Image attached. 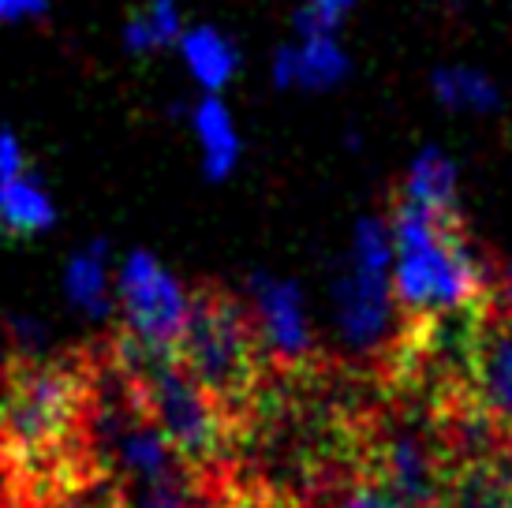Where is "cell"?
Listing matches in <instances>:
<instances>
[{"instance_id":"6da1fadb","label":"cell","mask_w":512,"mask_h":508,"mask_svg":"<svg viewBox=\"0 0 512 508\" xmlns=\"http://www.w3.org/2000/svg\"><path fill=\"white\" fill-rule=\"evenodd\" d=\"M90 385L75 367L23 355L0 381V464L23 494H38L90 467L75 452L90 445Z\"/></svg>"},{"instance_id":"7a4b0ae2","label":"cell","mask_w":512,"mask_h":508,"mask_svg":"<svg viewBox=\"0 0 512 508\" xmlns=\"http://www.w3.org/2000/svg\"><path fill=\"white\" fill-rule=\"evenodd\" d=\"M393 232V292L400 311L419 322H453L483 303L490 288L483 254L475 251L456 213L400 202Z\"/></svg>"},{"instance_id":"3957f363","label":"cell","mask_w":512,"mask_h":508,"mask_svg":"<svg viewBox=\"0 0 512 508\" xmlns=\"http://www.w3.org/2000/svg\"><path fill=\"white\" fill-rule=\"evenodd\" d=\"M124 370L143 411L169 438L184 467L210 486V479L225 467L232 452V411L176 355L124 363Z\"/></svg>"},{"instance_id":"277c9868","label":"cell","mask_w":512,"mask_h":508,"mask_svg":"<svg viewBox=\"0 0 512 508\" xmlns=\"http://www.w3.org/2000/svg\"><path fill=\"white\" fill-rule=\"evenodd\" d=\"M329 299H333V337L348 355L370 359L397 340L404 311L393 292V232L385 217L356 221Z\"/></svg>"},{"instance_id":"5b68a950","label":"cell","mask_w":512,"mask_h":508,"mask_svg":"<svg viewBox=\"0 0 512 508\" xmlns=\"http://www.w3.org/2000/svg\"><path fill=\"white\" fill-rule=\"evenodd\" d=\"M195 292L187 281L161 262L154 251L135 247L116 262V318H120V355L124 363L169 359L180 352L187 333Z\"/></svg>"},{"instance_id":"8992f818","label":"cell","mask_w":512,"mask_h":508,"mask_svg":"<svg viewBox=\"0 0 512 508\" xmlns=\"http://www.w3.org/2000/svg\"><path fill=\"white\" fill-rule=\"evenodd\" d=\"M176 359L236 415L247 393L255 389L258 359H262L240 299H195V311H191Z\"/></svg>"},{"instance_id":"52a82bcc","label":"cell","mask_w":512,"mask_h":508,"mask_svg":"<svg viewBox=\"0 0 512 508\" xmlns=\"http://www.w3.org/2000/svg\"><path fill=\"white\" fill-rule=\"evenodd\" d=\"M363 475L382 482L412 508L438 505L445 482L453 475V456L445 438L419 423H397L370 441Z\"/></svg>"},{"instance_id":"ba28073f","label":"cell","mask_w":512,"mask_h":508,"mask_svg":"<svg viewBox=\"0 0 512 508\" xmlns=\"http://www.w3.org/2000/svg\"><path fill=\"white\" fill-rule=\"evenodd\" d=\"M243 311L255 333L258 355H266L273 363L296 367L303 359H311L318 329L307 303V292L296 281H288L270 269H255L243 281Z\"/></svg>"},{"instance_id":"9c48e42d","label":"cell","mask_w":512,"mask_h":508,"mask_svg":"<svg viewBox=\"0 0 512 508\" xmlns=\"http://www.w3.org/2000/svg\"><path fill=\"white\" fill-rule=\"evenodd\" d=\"M270 75L281 90H303V94L337 90L352 75V57L341 42V27H318L296 19V34L277 49Z\"/></svg>"},{"instance_id":"30bf717a","label":"cell","mask_w":512,"mask_h":508,"mask_svg":"<svg viewBox=\"0 0 512 508\" xmlns=\"http://www.w3.org/2000/svg\"><path fill=\"white\" fill-rule=\"evenodd\" d=\"M475 400L490 415H498L501 426L512 423V318H490L475 329L468 352Z\"/></svg>"},{"instance_id":"8fae6325","label":"cell","mask_w":512,"mask_h":508,"mask_svg":"<svg viewBox=\"0 0 512 508\" xmlns=\"http://www.w3.org/2000/svg\"><path fill=\"white\" fill-rule=\"evenodd\" d=\"M187 131L199 154V169L206 180H228L243 161V131L236 124V113L228 109L221 94H199L187 105Z\"/></svg>"},{"instance_id":"7c38bea8","label":"cell","mask_w":512,"mask_h":508,"mask_svg":"<svg viewBox=\"0 0 512 508\" xmlns=\"http://www.w3.org/2000/svg\"><path fill=\"white\" fill-rule=\"evenodd\" d=\"M64 299L86 322H105L116 311V258L105 240H90L64 262Z\"/></svg>"},{"instance_id":"4fadbf2b","label":"cell","mask_w":512,"mask_h":508,"mask_svg":"<svg viewBox=\"0 0 512 508\" xmlns=\"http://www.w3.org/2000/svg\"><path fill=\"white\" fill-rule=\"evenodd\" d=\"M176 57H180L187 79L199 86V94L228 90L243 68L240 45L214 23H187L180 42H176Z\"/></svg>"},{"instance_id":"5bb4252c","label":"cell","mask_w":512,"mask_h":508,"mask_svg":"<svg viewBox=\"0 0 512 508\" xmlns=\"http://www.w3.org/2000/svg\"><path fill=\"white\" fill-rule=\"evenodd\" d=\"M400 202H412V206L434 213H456V206H460V165L441 146L415 150L408 169H404Z\"/></svg>"},{"instance_id":"9a60e30c","label":"cell","mask_w":512,"mask_h":508,"mask_svg":"<svg viewBox=\"0 0 512 508\" xmlns=\"http://www.w3.org/2000/svg\"><path fill=\"white\" fill-rule=\"evenodd\" d=\"M53 225L57 202L34 172L0 180V236H42Z\"/></svg>"},{"instance_id":"2e32d148","label":"cell","mask_w":512,"mask_h":508,"mask_svg":"<svg viewBox=\"0 0 512 508\" xmlns=\"http://www.w3.org/2000/svg\"><path fill=\"white\" fill-rule=\"evenodd\" d=\"M438 508H512V467L505 460L456 464Z\"/></svg>"},{"instance_id":"e0dca14e","label":"cell","mask_w":512,"mask_h":508,"mask_svg":"<svg viewBox=\"0 0 512 508\" xmlns=\"http://www.w3.org/2000/svg\"><path fill=\"white\" fill-rule=\"evenodd\" d=\"M187 8L191 0H146L139 12L128 15V23L120 30L124 49L131 57H154V53L176 49L187 27Z\"/></svg>"},{"instance_id":"ac0fdd59","label":"cell","mask_w":512,"mask_h":508,"mask_svg":"<svg viewBox=\"0 0 512 508\" xmlns=\"http://www.w3.org/2000/svg\"><path fill=\"white\" fill-rule=\"evenodd\" d=\"M430 94L441 109L460 116H486L501 105L498 83L475 64H441L430 75Z\"/></svg>"},{"instance_id":"d6986e66","label":"cell","mask_w":512,"mask_h":508,"mask_svg":"<svg viewBox=\"0 0 512 508\" xmlns=\"http://www.w3.org/2000/svg\"><path fill=\"white\" fill-rule=\"evenodd\" d=\"M23 508H131L124 486L109 471H79L72 479L53 482L38 494L23 497Z\"/></svg>"},{"instance_id":"ffe728a7","label":"cell","mask_w":512,"mask_h":508,"mask_svg":"<svg viewBox=\"0 0 512 508\" xmlns=\"http://www.w3.org/2000/svg\"><path fill=\"white\" fill-rule=\"evenodd\" d=\"M217 494L199 479H176L146 490H131V508H214Z\"/></svg>"},{"instance_id":"44dd1931","label":"cell","mask_w":512,"mask_h":508,"mask_svg":"<svg viewBox=\"0 0 512 508\" xmlns=\"http://www.w3.org/2000/svg\"><path fill=\"white\" fill-rule=\"evenodd\" d=\"M326 508H412V505L400 501L393 490H385L382 482H374L370 475L359 471V479L344 482L341 490L326 501Z\"/></svg>"},{"instance_id":"7402d4cb","label":"cell","mask_w":512,"mask_h":508,"mask_svg":"<svg viewBox=\"0 0 512 508\" xmlns=\"http://www.w3.org/2000/svg\"><path fill=\"white\" fill-rule=\"evenodd\" d=\"M356 4L359 0H303L296 19H307L318 27H341L344 19L356 12Z\"/></svg>"},{"instance_id":"603a6c76","label":"cell","mask_w":512,"mask_h":508,"mask_svg":"<svg viewBox=\"0 0 512 508\" xmlns=\"http://www.w3.org/2000/svg\"><path fill=\"white\" fill-rule=\"evenodd\" d=\"M214 508H296L288 497L262 490V486H247V490H225L217 494Z\"/></svg>"},{"instance_id":"cb8c5ba5","label":"cell","mask_w":512,"mask_h":508,"mask_svg":"<svg viewBox=\"0 0 512 508\" xmlns=\"http://www.w3.org/2000/svg\"><path fill=\"white\" fill-rule=\"evenodd\" d=\"M23 172H30L23 142H19L15 131L0 127V180H15V176H23Z\"/></svg>"},{"instance_id":"d4e9b609","label":"cell","mask_w":512,"mask_h":508,"mask_svg":"<svg viewBox=\"0 0 512 508\" xmlns=\"http://www.w3.org/2000/svg\"><path fill=\"white\" fill-rule=\"evenodd\" d=\"M4 333H8V337L19 344V352H23V355H38V352H42L45 325L38 322V318H23V314H19V318H12V322H8V329H4Z\"/></svg>"},{"instance_id":"484cf974","label":"cell","mask_w":512,"mask_h":508,"mask_svg":"<svg viewBox=\"0 0 512 508\" xmlns=\"http://www.w3.org/2000/svg\"><path fill=\"white\" fill-rule=\"evenodd\" d=\"M45 12V0H0V23H23Z\"/></svg>"},{"instance_id":"4316f807","label":"cell","mask_w":512,"mask_h":508,"mask_svg":"<svg viewBox=\"0 0 512 508\" xmlns=\"http://www.w3.org/2000/svg\"><path fill=\"white\" fill-rule=\"evenodd\" d=\"M498 299H501V311L512 318V262L501 269V281H498Z\"/></svg>"},{"instance_id":"83f0119b","label":"cell","mask_w":512,"mask_h":508,"mask_svg":"<svg viewBox=\"0 0 512 508\" xmlns=\"http://www.w3.org/2000/svg\"><path fill=\"white\" fill-rule=\"evenodd\" d=\"M505 460L512 467V423H505Z\"/></svg>"},{"instance_id":"f1b7e54d","label":"cell","mask_w":512,"mask_h":508,"mask_svg":"<svg viewBox=\"0 0 512 508\" xmlns=\"http://www.w3.org/2000/svg\"><path fill=\"white\" fill-rule=\"evenodd\" d=\"M423 508H438V505H423Z\"/></svg>"}]
</instances>
